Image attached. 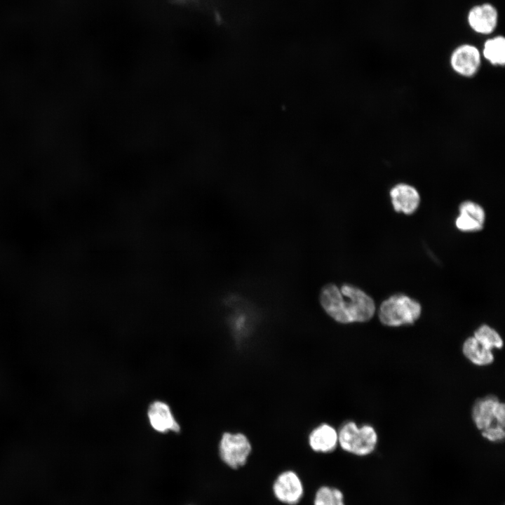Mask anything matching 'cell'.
I'll list each match as a JSON object with an SVG mask.
<instances>
[{
    "label": "cell",
    "instance_id": "7a4b0ae2",
    "mask_svg": "<svg viewBox=\"0 0 505 505\" xmlns=\"http://www.w3.org/2000/svg\"><path fill=\"white\" fill-rule=\"evenodd\" d=\"M421 314L419 302L403 294L391 295L383 301L377 311L379 321L389 327L412 325Z\"/></svg>",
    "mask_w": 505,
    "mask_h": 505
},
{
    "label": "cell",
    "instance_id": "5b68a950",
    "mask_svg": "<svg viewBox=\"0 0 505 505\" xmlns=\"http://www.w3.org/2000/svg\"><path fill=\"white\" fill-rule=\"evenodd\" d=\"M471 419L480 431L496 427H505L504 403L494 395L478 398L471 408Z\"/></svg>",
    "mask_w": 505,
    "mask_h": 505
},
{
    "label": "cell",
    "instance_id": "9c48e42d",
    "mask_svg": "<svg viewBox=\"0 0 505 505\" xmlns=\"http://www.w3.org/2000/svg\"><path fill=\"white\" fill-rule=\"evenodd\" d=\"M148 422L152 429L159 433H179L181 426L170 406L165 401L152 402L147 410Z\"/></svg>",
    "mask_w": 505,
    "mask_h": 505
},
{
    "label": "cell",
    "instance_id": "2e32d148",
    "mask_svg": "<svg viewBox=\"0 0 505 505\" xmlns=\"http://www.w3.org/2000/svg\"><path fill=\"white\" fill-rule=\"evenodd\" d=\"M473 336L484 346L492 351L501 349L504 346V341L500 334L487 324L480 325L473 332Z\"/></svg>",
    "mask_w": 505,
    "mask_h": 505
},
{
    "label": "cell",
    "instance_id": "9a60e30c",
    "mask_svg": "<svg viewBox=\"0 0 505 505\" xmlns=\"http://www.w3.org/2000/svg\"><path fill=\"white\" fill-rule=\"evenodd\" d=\"M313 505H346L344 494L337 487L323 485L315 491Z\"/></svg>",
    "mask_w": 505,
    "mask_h": 505
},
{
    "label": "cell",
    "instance_id": "277c9868",
    "mask_svg": "<svg viewBox=\"0 0 505 505\" xmlns=\"http://www.w3.org/2000/svg\"><path fill=\"white\" fill-rule=\"evenodd\" d=\"M252 450L250 441L242 433L224 432L218 445L220 460L233 470H238L246 465Z\"/></svg>",
    "mask_w": 505,
    "mask_h": 505
},
{
    "label": "cell",
    "instance_id": "ba28073f",
    "mask_svg": "<svg viewBox=\"0 0 505 505\" xmlns=\"http://www.w3.org/2000/svg\"><path fill=\"white\" fill-rule=\"evenodd\" d=\"M481 56L480 51L476 46L462 43L452 50L450 64L457 74L464 77H471L478 72L480 67Z\"/></svg>",
    "mask_w": 505,
    "mask_h": 505
},
{
    "label": "cell",
    "instance_id": "8fae6325",
    "mask_svg": "<svg viewBox=\"0 0 505 505\" xmlns=\"http://www.w3.org/2000/svg\"><path fill=\"white\" fill-rule=\"evenodd\" d=\"M485 219V214L482 206L473 201H466L459 205L455 225L462 231H477L483 228Z\"/></svg>",
    "mask_w": 505,
    "mask_h": 505
},
{
    "label": "cell",
    "instance_id": "6da1fadb",
    "mask_svg": "<svg viewBox=\"0 0 505 505\" xmlns=\"http://www.w3.org/2000/svg\"><path fill=\"white\" fill-rule=\"evenodd\" d=\"M324 311L335 321L349 324L365 323L372 318L376 307L372 298L356 286L329 283L320 293Z\"/></svg>",
    "mask_w": 505,
    "mask_h": 505
},
{
    "label": "cell",
    "instance_id": "52a82bcc",
    "mask_svg": "<svg viewBox=\"0 0 505 505\" xmlns=\"http://www.w3.org/2000/svg\"><path fill=\"white\" fill-rule=\"evenodd\" d=\"M466 22L475 33L489 35L495 31L498 25V10L489 2L476 4L468 11Z\"/></svg>",
    "mask_w": 505,
    "mask_h": 505
},
{
    "label": "cell",
    "instance_id": "30bf717a",
    "mask_svg": "<svg viewBox=\"0 0 505 505\" xmlns=\"http://www.w3.org/2000/svg\"><path fill=\"white\" fill-rule=\"evenodd\" d=\"M393 209L406 215L414 213L420 203V195L415 187L406 183H398L389 192Z\"/></svg>",
    "mask_w": 505,
    "mask_h": 505
},
{
    "label": "cell",
    "instance_id": "8992f818",
    "mask_svg": "<svg viewBox=\"0 0 505 505\" xmlns=\"http://www.w3.org/2000/svg\"><path fill=\"white\" fill-rule=\"evenodd\" d=\"M271 493L281 504L297 505L305 494L304 483L297 471L286 469L280 472L272 481Z\"/></svg>",
    "mask_w": 505,
    "mask_h": 505
},
{
    "label": "cell",
    "instance_id": "3957f363",
    "mask_svg": "<svg viewBox=\"0 0 505 505\" xmlns=\"http://www.w3.org/2000/svg\"><path fill=\"white\" fill-rule=\"evenodd\" d=\"M378 438L373 426L365 424L359 426L355 422L348 421L338 432V445L349 454L365 457L375 450Z\"/></svg>",
    "mask_w": 505,
    "mask_h": 505
},
{
    "label": "cell",
    "instance_id": "5bb4252c",
    "mask_svg": "<svg viewBox=\"0 0 505 505\" xmlns=\"http://www.w3.org/2000/svg\"><path fill=\"white\" fill-rule=\"evenodd\" d=\"M481 55L491 65L503 66L505 64V38L497 35L485 40Z\"/></svg>",
    "mask_w": 505,
    "mask_h": 505
},
{
    "label": "cell",
    "instance_id": "4fadbf2b",
    "mask_svg": "<svg viewBox=\"0 0 505 505\" xmlns=\"http://www.w3.org/2000/svg\"><path fill=\"white\" fill-rule=\"evenodd\" d=\"M462 351L469 362L477 366H487L494 361L493 351L484 346L473 335L463 342Z\"/></svg>",
    "mask_w": 505,
    "mask_h": 505
},
{
    "label": "cell",
    "instance_id": "e0dca14e",
    "mask_svg": "<svg viewBox=\"0 0 505 505\" xmlns=\"http://www.w3.org/2000/svg\"><path fill=\"white\" fill-rule=\"evenodd\" d=\"M482 436L491 443H499L504 440V427H496L480 432Z\"/></svg>",
    "mask_w": 505,
    "mask_h": 505
},
{
    "label": "cell",
    "instance_id": "7c38bea8",
    "mask_svg": "<svg viewBox=\"0 0 505 505\" xmlns=\"http://www.w3.org/2000/svg\"><path fill=\"white\" fill-rule=\"evenodd\" d=\"M309 445L314 452L331 453L338 446V432L331 425L322 424L310 433Z\"/></svg>",
    "mask_w": 505,
    "mask_h": 505
}]
</instances>
